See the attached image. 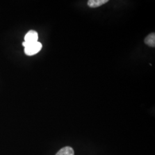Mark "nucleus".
I'll return each mask as SVG.
<instances>
[{
    "mask_svg": "<svg viewBox=\"0 0 155 155\" xmlns=\"http://www.w3.org/2000/svg\"><path fill=\"white\" fill-rule=\"evenodd\" d=\"M22 45L24 47L25 54L28 56H32L38 54L42 48V45L39 41L26 44L24 42L22 43Z\"/></svg>",
    "mask_w": 155,
    "mask_h": 155,
    "instance_id": "obj_1",
    "label": "nucleus"
},
{
    "mask_svg": "<svg viewBox=\"0 0 155 155\" xmlns=\"http://www.w3.org/2000/svg\"><path fill=\"white\" fill-rule=\"evenodd\" d=\"M38 33L33 30H31L25 35L24 38V43L26 44L33 43L38 41Z\"/></svg>",
    "mask_w": 155,
    "mask_h": 155,
    "instance_id": "obj_2",
    "label": "nucleus"
},
{
    "mask_svg": "<svg viewBox=\"0 0 155 155\" xmlns=\"http://www.w3.org/2000/svg\"><path fill=\"white\" fill-rule=\"evenodd\" d=\"M108 2V0H89L87 5L91 8H95L103 5Z\"/></svg>",
    "mask_w": 155,
    "mask_h": 155,
    "instance_id": "obj_3",
    "label": "nucleus"
},
{
    "mask_svg": "<svg viewBox=\"0 0 155 155\" xmlns=\"http://www.w3.org/2000/svg\"><path fill=\"white\" fill-rule=\"evenodd\" d=\"M144 42L146 45L151 47H155V33L149 34L144 39Z\"/></svg>",
    "mask_w": 155,
    "mask_h": 155,
    "instance_id": "obj_4",
    "label": "nucleus"
},
{
    "mask_svg": "<svg viewBox=\"0 0 155 155\" xmlns=\"http://www.w3.org/2000/svg\"><path fill=\"white\" fill-rule=\"evenodd\" d=\"M56 155H74V151L70 147H65L59 150Z\"/></svg>",
    "mask_w": 155,
    "mask_h": 155,
    "instance_id": "obj_5",
    "label": "nucleus"
}]
</instances>
